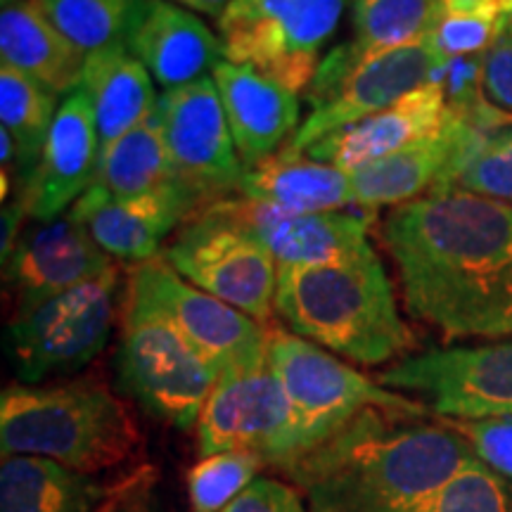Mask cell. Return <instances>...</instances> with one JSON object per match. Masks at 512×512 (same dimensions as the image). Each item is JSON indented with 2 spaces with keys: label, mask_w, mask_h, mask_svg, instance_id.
<instances>
[{
  "label": "cell",
  "mask_w": 512,
  "mask_h": 512,
  "mask_svg": "<svg viewBox=\"0 0 512 512\" xmlns=\"http://www.w3.org/2000/svg\"><path fill=\"white\" fill-rule=\"evenodd\" d=\"M491 136L494 131L482 121L451 110L437 133L351 171L356 204L373 211L396 209L430 192L453 188L465 164Z\"/></svg>",
  "instance_id": "obj_14"
},
{
  "label": "cell",
  "mask_w": 512,
  "mask_h": 512,
  "mask_svg": "<svg viewBox=\"0 0 512 512\" xmlns=\"http://www.w3.org/2000/svg\"><path fill=\"white\" fill-rule=\"evenodd\" d=\"M240 197L287 214L344 211L356 204L349 171L283 147L254 169L245 171Z\"/></svg>",
  "instance_id": "obj_23"
},
{
  "label": "cell",
  "mask_w": 512,
  "mask_h": 512,
  "mask_svg": "<svg viewBox=\"0 0 512 512\" xmlns=\"http://www.w3.org/2000/svg\"><path fill=\"white\" fill-rule=\"evenodd\" d=\"M100 155L95 112L86 93L62 98L60 110L43 145L38 164L19 188L27 221H46L64 214L93 185Z\"/></svg>",
  "instance_id": "obj_18"
},
{
  "label": "cell",
  "mask_w": 512,
  "mask_h": 512,
  "mask_svg": "<svg viewBox=\"0 0 512 512\" xmlns=\"http://www.w3.org/2000/svg\"><path fill=\"white\" fill-rule=\"evenodd\" d=\"M110 491L95 475L38 456H3L0 512H100Z\"/></svg>",
  "instance_id": "obj_26"
},
{
  "label": "cell",
  "mask_w": 512,
  "mask_h": 512,
  "mask_svg": "<svg viewBox=\"0 0 512 512\" xmlns=\"http://www.w3.org/2000/svg\"><path fill=\"white\" fill-rule=\"evenodd\" d=\"M347 5L349 0H230L216 19L223 55L259 69L287 91H309Z\"/></svg>",
  "instance_id": "obj_9"
},
{
  "label": "cell",
  "mask_w": 512,
  "mask_h": 512,
  "mask_svg": "<svg viewBox=\"0 0 512 512\" xmlns=\"http://www.w3.org/2000/svg\"><path fill=\"white\" fill-rule=\"evenodd\" d=\"M510 512H512V508H510Z\"/></svg>",
  "instance_id": "obj_41"
},
{
  "label": "cell",
  "mask_w": 512,
  "mask_h": 512,
  "mask_svg": "<svg viewBox=\"0 0 512 512\" xmlns=\"http://www.w3.org/2000/svg\"><path fill=\"white\" fill-rule=\"evenodd\" d=\"M427 413L370 411L299 460L287 475L306 491L309 512H394L437 494L475 451Z\"/></svg>",
  "instance_id": "obj_2"
},
{
  "label": "cell",
  "mask_w": 512,
  "mask_h": 512,
  "mask_svg": "<svg viewBox=\"0 0 512 512\" xmlns=\"http://www.w3.org/2000/svg\"><path fill=\"white\" fill-rule=\"evenodd\" d=\"M434 46L444 57L486 53L498 38V22L477 17H441L432 31Z\"/></svg>",
  "instance_id": "obj_34"
},
{
  "label": "cell",
  "mask_w": 512,
  "mask_h": 512,
  "mask_svg": "<svg viewBox=\"0 0 512 512\" xmlns=\"http://www.w3.org/2000/svg\"><path fill=\"white\" fill-rule=\"evenodd\" d=\"M245 171L290 145L299 131L297 93L249 64L221 60L211 72Z\"/></svg>",
  "instance_id": "obj_19"
},
{
  "label": "cell",
  "mask_w": 512,
  "mask_h": 512,
  "mask_svg": "<svg viewBox=\"0 0 512 512\" xmlns=\"http://www.w3.org/2000/svg\"><path fill=\"white\" fill-rule=\"evenodd\" d=\"M117 266L91 238L72 209L55 219L29 221L3 259L5 285L15 297V311L86 283Z\"/></svg>",
  "instance_id": "obj_16"
},
{
  "label": "cell",
  "mask_w": 512,
  "mask_h": 512,
  "mask_svg": "<svg viewBox=\"0 0 512 512\" xmlns=\"http://www.w3.org/2000/svg\"><path fill=\"white\" fill-rule=\"evenodd\" d=\"M128 48L164 91L211 76L226 60L221 36L174 0H145Z\"/></svg>",
  "instance_id": "obj_21"
},
{
  "label": "cell",
  "mask_w": 512,
  "mask_h": 512,
  "mask_svg": "<svg viewBox=\"0 0 512 512\" xmlns=\"http://www.w3.org/2000/svg\"><path fill=\"white\" fill-rule=\"evenodd\" d=\"M0 60L67 98L79 91L86 53L50 22L38 0H12L0 12Z\"/></svg>",
  "instance_id": "obj_24"
},
{
  "label": "cell",
  "mask_w": 512,
  "mask_h": 512,
  "mask_svg": "<svg viewBox=\"0 0 512 512\" xmlns=\"http://www.w3.org/2000/svg\"><path fill=\"white\" fill-rule=\"evenodd\" d=\"M157 114L178 181L197 192L207 207L238 195L245 166L235 150L214 79L204 76L164 91Z\"/></svg>",
  "instance_id": "obj_13"
},
{
  "label": "cell",
  "mask_w": 512,
  "mask_h": 512,
  "mask_svg": "<svg viewBox=\"0 0 512 512\" xmlns=\"http://www.w3.org/2000/svg\"><path fill=\"white\" fill-rule=\"evenodd\" d=\"M484 98L512 117V38H496L494 46L484 53L482 72Z\"/></svg>",
  "instance_id": "obj_36"
},
{
  "label": "cell",
  "mask_w": 512,
  "mask_h": 512,
  "mask_svg": "<svg viewBox=\"0 0 512 512\" xmlns=\"http://www.w3.org/2000/svg\"><path fill=\"white\" fill-rule=\"evenodd\" d=\"M472 446L486 467L512 482V418L446 420Z\"/></svg>",
  "instance_id": "obj_33"
},
{
  "label": "cell",
  "mask_w": 512,
  "mask_h": 512,
  "mask_svg": "<svg viewBox=\"0 0 512 512\" xmlns=\"http://www.w3.org/2000/svg\"><path fill=\"white\" fill-rule=\"evenodd\" d=\"M50 22L81 53L128 43L145 0H38Z\"/></svg>",
  "instance_id": "obj_29"
},
{
  "label": "cell",
  "mask_w": 512,
  "mask_h": 512,
  "mask_svg": "<svg viewBox=\"0 0 512 512\" xmlns=\"http://www.w3.org/2000/svg\"><path fill=\"white\" fill-rule=\"evenodd\" d=\"M268 467L256 453L226 451L204 456L188 472V496L192 512H219L238 498Z\"/></svg>",
  "instance_id": "obj_30"
},
{
  "label": "cell",
  "mask_w": 512,
  "mask_h": 512,
  "mask_svg": "<svg viewBox=\"0 0 512 512\" xmlns=\"http://www.w3.org/2000/svg\"><path fill=\"white\" fill-rule=\"evenodd\" d=\"M140 446L126 403L93 377L10 384L0 396L3 456H38L98 475L124 465Z\"/></svg>",
  "instance_id": "obj_4"
},
{
  "label": "cell",
  "mask_w": 512,
  "mask_h": 512,
  "mask_svg": "<svg viewBox=\"0 0 512 512\" xmlns=\"http://www.w3.org/2000/svg\"><path fill=\"white\" fill-rule=\"evenodd\" d=\"M219 512H309L304 498L290 484L271 477H256L238 498Z\"/></svg>",
  "instance_id": "obj_35"
},
{
  "label": "cell",
  "mask_w": 512,
  "mask_h": 512,
  "mask_svg": "<svg viewBox=\"0 0 512 512\" xmlns=\"http://www.w3.org/2000/svg\"><path fill=\"white\" fill-rule=\"evenodd\" d=\"M207 209L202 197L181 181L150 195L119 200L91 185L74 202L72 214L86 226L98 247L114 261L145 264L164 254V240L192 216Z\"/></svg>",
  "instance_id": "obj_17"
},
{
  "label": "cell",
  "mask_w": 512,
  "mask_h": 512,
  "mask_svg": "<svg viewBox=\"0 0 512 512\" xmlns=\"http://www.w3.org/2000/svg\"><path fill=\"white\" fill-rule=\"evenodd\" d=\"M382 242L415 320L446 339L512 337V204L430 192L389 211Z\"/></svg>",
  "instance_id": "obj_1"
},
{
  "label": "cell",
  "mask_w": 512,
  "mask_h": 512,
  "mask_svg": "<svg viewBox=\"0 0 512 512\" xmlns=\"http://www.w3.org/2000/svg\"><path fill=\"white\" fill-rule=\"evenodd\" d=\"M510 508L503 477L475 456L437 494L394 512H510Z\"/></svg>",
  "instance_id": "obj_31"
},
{
  "label": "cell",
  "mask_w": 512,
  "mask_h": 512,
  "mask_svg": "<svg viewBox=\"0 0 512 512\" xmlns=\"http://www.w3.org/2000/svg\"><path fill=\"white\" fill-rule=\"evenodd\" d=\"M448 114L451 110L444 88L439 83H427L403 95L387 110L328 133L309 147V155L351 174L437 133L446 124Z\"/></svg>",
  "instance_id": "obj_20"
},
{
  "label": "cell",
  "mask_w": 512,
  "mask_h": 512,
  "mask_svg": "<svg viewBox=\"0 0 512 512\" xmlns=\"http://www.w3.org/2000/svg\"><path fill=\"white\" fill-rule=\"evenodd\" d=\"M377 384L446 420L512 418V342L427 349L382 370Z\"/></svg>",
  "instance_id": "obj_10"
},
{
  "label": "cell",
  "mask_w": 512,
  "mask_h": 512,
  "mask_svg": "<svg viewBox=\"0 0 512 512\" xmlns=\"http://www.w3.org/2000/svg\"><path fill=\"white\" fill-rule=\"evenodd\" d=\"M174 3L183 5V8H188L192 12H200V15L219 19L223 12H226L230 0H174Z\"/></svg>",
  "instance_id": "obj_38"
},
{
  "label": "cell",
  "mask_w": 512,
  "mask_h": 512,
  "mask_svg": "<svg viewBox=\"0 0 512 512\" xmlns=\"http://www.w3.org/2000/svg\"><path fill=\"white\" fill-rule=\"evenodd\" d=\"M121 292L119 266L98 278L12 311L8 356L22 384L79 373L110 342Z\"/></svg>",
  "instance_id": "obj_8"
},
{
  "label": "cell",
  "mask_w": 512,
  "mask_h": 512,
  "mask_svg": "<svg viewBox=\"0 0 512 512\" xmlns=\"http://www.w3.org/2000/svg\"><path fill=\"white\" fill-rule=\"evenodd\" d=\"M477 17L501 19V0H444L441 17Z\"/></svg>",
  "instance_id": "obj_37"
},
{
  "label": "cell",
  "mask_w": 512,
  "mask_h": 512,
  "mask_svg": "<svg viewBox=\"0 0 512 512\" xmlns=\"http://www.w3.org/2000/svg\"><path fill=\"white\" fill-rule=\"evenodd\" d=\"M453 188L512 204V126L486 138Z\"/></svg>",
  "instance_id": "obj_32"
},
{
  "label": "cell",
  "mask_w": 512,
  "mask_h": 512,
  "mask_svg": "<svg viewBox=\"0 0 512 512\" xmlns=\"http://www.w3.org/2000/svg\"><path fill=\"white\" fill-rule=\"evenodd\" d=\"M162 256L190 285L271 328L278 261L235 214L230 197L183 223Z\"/></svg>",
  "instance_id": "obj_7"
},
{
  "label": "cell",
  "mask_w": 512,
  "mask_h": 512,
  "mask_svg": "<svg viewBox=\"0 0 512 512\" xmlns=\"http://www.w3.org/2000/svg\"><path fill=\"white\" fill-rule=\"evenodd\" d=\"M197 441L204 456L247 451L283 472L299 463L290 403L268 358L221 373L197 422Z\"/></svg>",
  "instance_id": "obj_11"
},
{
  "label": "cell",
  "mask_w": 512,
  "mask_h": 512,
  "mask_svg": "<svg viewBox=\"0 0 512 512\" xmlns=\"http://www.w3.org/2000/svg\"><path fill=\"white\" fill-rule=\"evenodd\" d=\"M268 363L290 403L299 460L370 411H430L287 328H268Z\"/></svg>",
  "instance_id": "obj_6"
},
{
  "label": "cell",
  "mask_w": 512,
  "mask_h": 512,
  "mask_svg": "<svg viewBox=\"0 0 512 512\" xmlns=\"http://www.w3.org/2000/svg\"><path fill=\"white\" fill-rule=\"evenodd\" d=\"M126 290L155 304L219 373L268 358V328L247 313L190 285L159 259L128 268Z\"/></svg>",
  "instance_id": "obj_12"
},
{
  "label": "cell",
  "mask_w": 512,
  "mask_h": 512,
  "mask_svg": "<svg viewBox=\"0 0 512 512\" xmlns=\"http://www.w3.org/2000/svg\"><path fill=\"white\" fill-rule=\"evenodd\" d=\"M446 60L448 57L434 46L432 34L366 57L323 105L313 107L309 119L299 126L290 145L285 147H292L294 152H309V147L337 128L387 110L403 95L432 83Z\"/></svg>",
  "instance_id": "obj_15"
},
{
  "label": "cell",
  "mask_w": 512,
  "mask_h": 512,
  "mask_svg": "<svg viewBox=\"0 0 512 512\" xmlns=\"http://www.w3.org/2000/svg\"><path fill=\"white\" fill-rule=\"evenodd\" d=\"M117 377L121 392L147 415L176 430H190L200 422L221 373L164 311L124 290Z\"/></svg>",
  "instance_id": "obj_5"
},
{
  "label": "cell",
  "mask_w": 512,
  "mask_h": 512,
  "mask_svg": "<svg viewBox=\"0 0 512 512\" xmlns=\"http://www.w3.org/2000/svg\"><path fill=\"white\" fill-rule=\"evenodd\" d=\"M501 36L512 38V15H510L508 19H505L501 27H498V38H501Z\"/></svg>",
  "instance_id": "obj_40"
},
{
  "label": "cell",
  "mask_w": 512,
  "mask_h": 512,
  "mask_svg": "<svg viewBox=\"0 0 512 512\" xmlns=\"http://www.w3.org/2000/svg\"><path fill=\"white\" fill-rule=\"evenodd\" d=\"M275 316L294 335L361 366H382L413 347L373 245L330 264L278 266Z\"/></svg>",
  "instance_id": "obj_3"
},
{
  "label": "cell",
  "mask_w": 512,
  "mask_h": 512,
  "mask_svg": "<svg viewBox=\"0 0 512 512\" xmlns=\"http://www.w3.org/2000/svg\"><path fill=\"white\" fill-rule=\"evenodd\" d=\"M79 88L91 98L100 145L121 138L157 112L155 79L128 43L86 55Z\"/></svg>",
  "instance_id": "obj_25"
},
{
  "label": "cell",
  "mask_w": 512,
  "mask_h": 512,
  "mask_svg": "<svg viewBox=\"0 0 512 512\" xmlns=\"http://www.w3.org/2000/svg\"><path fill=\"white\" fill-rule=\"evenodd\" d=\"M235 214L271 249L278 266L330 264L370 247V219L351 211L287 214L247 197H230Z\"/></svg>",
  "instance_id": "obj_22"
},
{
  "label": "cell",
  "mask_w": 512,
  "mask_h": 512,
  "mask_svg": "<svg viewBox=\"0 0 512 512\" xmlns=\"http://www.w3.org/2000/svg\"><path fill=\"white\" fill-rule=\"evenodd\" d=\"M512 15V0H501V19H498V27Z\"/></svg>",
  "instance_id": "obj_39"
},
{
  "label": "cell",
  "mask_w": 512,
  "mask_h": 512,
  "mask_svg": "<svg viewBox=\"0 0 512 512\" xmlns=\"http://www.w3.org/2000/svg\"><path fill=\"white\" fill-rule=\"evenodd\" d=\"M60 105V95L43 83L10 64H0V121L17 147L19 188L38 164Z\"/></svg>",
  "instance_id": "obj_28"
},
{
  "label": "cell",
  "mask_w": 512,
  "mask_h": 512,
  "mask_svg": "<svg viewBox=\"0 0 512 512\" xmlns=\"http://www.w3.org/2000/svg\"><path fill=\"white\" fill-rule=\"evenodd\" d=\"M176 181L157 112L121 138L100 145L93 185L110 192L112 197L131 200V197L162 190Z\"/></svg>",
  "instance_id": "obj_27"
}]
</instances>
